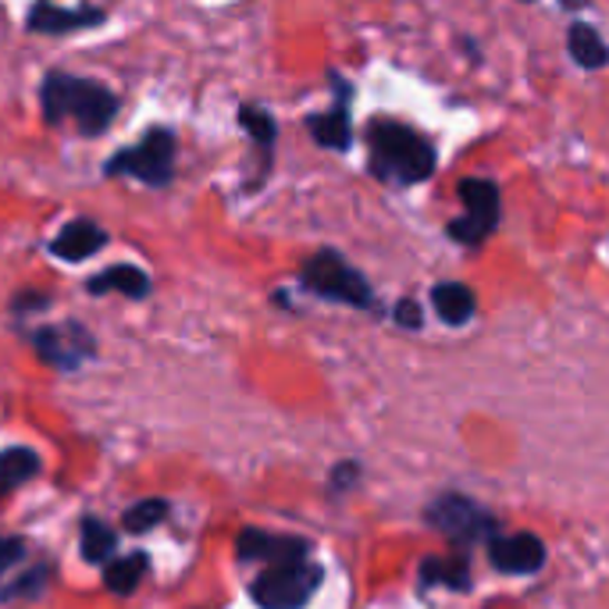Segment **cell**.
Listing matches in <instances>:
<instances>
[{"label":"cell","mask_w":609,"mask_h":609,"mask_svg":"<svg viewBox=\"0 0 609 609\" xmlns=\"http://www.w3.org/2000/svg\"><path fill=\"white\" fill-rule=\"evenodd\" d=\"M471 563L463 557L450 560H424L421 563V581L424 585H442V588H468L471 585Z\"/></svg>","instance_id":"cell-22"},{"label":"cell","mask_w":609,"mask_h":609,"mask_svg":"<svg viewBox=\"0 0 609 609\" xmlns=\"http://www.w3.org/2000/svg\"><path fill=\"white\" fill-rule=\"evenodd\" d=\"M239 129L257 143V150L264 157V171H272V157H275V139H278V121L267 107L257 104H243L239 107Z\"/></svg>","instance_id":"cell-16"},{"label":"cell","mask_w":609,"mask_h":609,"mask_svg":"<svg viewBox=\"0 0 609 609\" xmlns=\"http://www.w3.org/2000/svg\"><path fill=\"white\" fill-rule=\"evenodd\" d=\"M40 107L50 125L76 121L82 136H104L115 125L121 100L97 79L68 76V71H47L40 86Z\"/></svg>","instance_id":"cell-1"},{"label":"cell","mask_w":609,"mask_h":609,"mask_svg":"<svg viewBox=\"0 0 609 609\" xmlns=\"http://www.w3.org/2000/svg\"><path fill=\"white\" fill-rule=\"evenodd\" d=\"M567 50L574 65L585 71H599L609 65V43L588 22H574L567 29Z\"/></svg>","instance_id":"cell-18"},{"label":"cell","mask_w":609,"mask_h":609,"mask_svg":"<svg viewBox=\"0 0 609 609\" xmlns=\"http://www.w3.org/2000/svg\"><path fill=\"white\" fill-rule=\"evenodd\" d=\"M175 132L165 125H154V129L143 132L129 147L115 150L104 160V175L107 178H136V183L150 186V189H165L175 178Z\"/></svg>","instance_id":"cell-3"},{"label":"cell","mask_w":609,"mask_h":609,"mask_svg":"<svg viewBox=\"0 0 609 609\" xmlns=\"http://www.w3.org/2000/svg\"><path fill=\"white\" fill-rule=\"evenodd\" d=\"M107 22L104 8H61L50 4V0H40L26 11V29L40 32V36H71V32H86Z\"/></svg>","instance_id":"cell-10"},{"label":"cell","mask_w":609,"mask_h":609,"mask_svg":"<svg viewBox=\"0 0 609 609\" xmlns=\"http://www.w3.org/2000/svg\"><path fill=\"white\" fill-rule=\"evenodd\" d=\"M47 307H50V296H43V293H18L11 299L14 314H32V311H47Z\"/></svg>","instance_id":"cell-27"},{"label":"cell","mask_w":609,"mask_h":609,"mask_svg":"<svg viewBox=\"0 0 609 609\" xmlns=\"http://www.w3.org/2000/svg\"><path fill=\"white\" fill-rule=\"evenodd\" d=\"M335 82V104L328 107V111L321 115H311L307 118V132L314 136L317 147L325 150H350L353 143V118H350V82H343L338 76H332Z\"/></svg>","instance_id":"cell-11"},{"label":"cell","mask_w":609,"mask_h":609,"mask_svg":"<svg viewBox=\"0 0 609 609\" xmlns=\"http://www.w3.org/2000/svg\"><path fill=\"white\" fill-rule=\"evenodd\" d=\"M150 567V557L147 552H132V557H121V560H111L104 570V585L107 592L115 596H132L136 585L143 581V574H147Z\"/></svg>","instance_id":"cell-20"},{"label":"cell","mask_w":609,"mask_h":609,"mask_svg":"<svg viewBox=\"0 0 609 609\" xmlns=\"http://www.w3.org/2000/svg\"><path fill=\"white\" fill-rule=\"evenodd\" d=\"M392 317H396L400 328H414V332L424 328V314H421V303L418 299H400L396 307H392Z\"/></svg>","instance_id":"cell-26"},{"label":"cell","mask_w":609,"mask_h":609,"mask_svg":"<svg viewBox=\"0 0 609 609\" xmlns=\"http://www.w3.org/2000/svg\"><path fill=\"white\" fill-rule=\"evenodd\" d=\"M107 232L97 225V222H89V218H76V222H68L58 236L50 239V254L65 261V264H82L86 257H94L100 254V249L107 246Z\"/></svg>","instance_id":"cell-13"},{"label":"cell","mask_w":609,"mask_h":609,"mask_svg":"<svg viewBox=\"0 0 609 609\" xmlns=\"http://www.w3.org/2000/svg\"><path fill=\"white\" fill-rule=\"evenodd\" d=\"M115 549H118V534L115 528L100 521V517H82L79 524V552L86 563L94 567H107L115 560Z\"/></svg>","instance_id":"cell-17"},{"label":"cell","mask_w":609,"mask_h":609,"mask_svg":"<svg viewBox=\"0 0 609 609\" xmlns=\"http://www.w3.org/2000/svg\"><path fill=\"white\" fill-rule=\"evenodd\" d=\"M154 289L150 275L143 272L136 264H111L104 267L100 275H94L86 282V293L89 296H107V293H118V296H129V299H147Z\"/></svg>","instance_id":"cell-14"},{"label":"cell","mask_w":609,"mask_h":609,"mask_svg":"<svg viewBox=\"0 0 609 609\" xmlns=\"http://www.w3.org/2000/svg\"><path fill=\"white\" fill-rule=\"evenodd\" d=\"M325 581V570L303 560L289 567H267L249 585V596L261 609H303Z\"/></svg>","instance_id":"cell-6"},{"label":"cell","mask_w":609,"mask_h":609,"mask_svg":"<svg viewBox=\"0 0 609 609\" xmlns=\"http://www.w3.org/2000/svg\"><path fill=\"white\" fill-rule=\"evenodd\" d=\"M50 585V563H36L26 574H18L11 585L0 588V602H14V599H40Z\"/></svg>","instance_id":"cell-23"},{"label":"cell","mask_w":609,"mask_h":609,"mask_svg":"<svg viewBox=\"0 0 609 609\" xmlns=\"http://www.w3.org/2000/svg\"><path fill=\"white\" fill-rule=\"evenodd\" d=\"M356 481H361V463H356V460H343V463H335V468H332L328 489L335 495H343V492L356 489Z\"/></svg>","instance_id":"cell-24"},{"label":"cell","mask_w":609,"mask_h":609,"mask_svg":"<svg viewBox=\"0 0 609 609\" xmlns=\"http://www.w3.org/2000/svg\"><path fill=\"white\" fill-rule=\"evenodd\" d=\"M40 453L29 450V445H8L0 450V495H8L14 489H22L26 481L40 474Z\"/></svg>","instance_id":"cell-19"},{"label":"cell","mask_w":609,"mask_h":609,"mask_svg":"<svg viewBox=\"0 0 609 609\" xmlns=\"http://www.w3.org/2000/svg\"><path fill=\"white\" fill-rule=\"evenodd\" d=\"M424 521L435 531H442L453 546H478V542L492 546L499 539L495 517L460 492H442L439 499H432L424 510Z\"/></svg>","instance_id":"cell-5"},{"label":"cell","mask_w":609,"mask_h":609,"mask_svg":"<svg viewBox=\"0 0 609 609\" xmlns=\"http://www.w3.org/2000/svg\"><path fill=\"white\" fill-rule=\"evenodd\" d=\"M367 154H371V171L396 186L428 183L439 165V154L432 143L418 129L392 118L367 125Z\"/></svg>","instance_id":"cell-2"},{"label":"cell","mask_w":609,"mask_h":609,"mask_svg":"<svg viewBox=\"0 0 609 609\" xmlns=\"http://www.w3.org/2000/svg\"><path fill=\"white\" fill-rule=\"evenodd\" d=\"M168 513H171V503L168 499H139L136 507H129L125 510V517H121V524H125V531L129 534H147V531H154L157 524H165L168 521Z\"/></svg>","instance_id":"cell-21"},{"label":"cell","mask_w":609,"mask_h":609,"mask_svg":"<svg viewBox=\"0 0 609 609\" xmlns=\"http://www.w3.org/2000/svg\"><path fill=\"white\" fill-rule=\"evenodd\" d=\"M456 189H460L463 218L450 222V236L463 246H481L499 228V214H503L499 186L492 178H463Z\"/></svg>","instance_id":"cell-7"},{"label":"cell","mask_w":609,"mask_h":609,"mask_svg":"<svg viewBox=\"0 0 609 609\" xmlns=\"http://www.w3.org/2000/svg\"><path fill=\"white\" fill-rule=\"evenodd\" d=\"M236 557L243 563H264V567H289L311 560V546L307 539H296V534H275L264 528H246L236 539Z\"/></svg>","instance_id":"cell-9"},{"label":"cell","mask_w":609,"mask_h":609,"mask_svg":"<svg viewBox=\"0 0 609 609\" xmlns=\"http://www.w3.org/2000/svg\"><path fill=\"white\" fill-rule=\"evenodd\" d=\"M432 307H435L442 325L460 328V325H468V321L474 317L478 296H474L471 285H463V282H439L435 289H432Z\"/></svg>","instance_id":"cell-15"},{"label":"cell","mask_w":609,"mask_h":609,"mask_svg":"<svg viewBox=\"0 0 609 609\" xmlns=\"http://www.w3.org/2000/svg\"><path fill=\"white\" fill-rule=\"evenodd\" d=\"M489 560L499 574H534V570H542L546 563V542L531 531L499 534L489 546Z\"/></svg>","instance_id":"cell-12"},{"label":"cell","mask_w":609,"mask_h":609,"mask_svg":"<svg viewBox=\"0 0 609 609\" xmlns=\"http://www.w3.org/2000/svg\"><path fill=\"white\" fill-rule=\"evenodd\" d=\"M29 346L47 367L61 374L79 371L97 356V338L89 335V328L79 325V321H61V325H43L29 332Z\"/></svg>","instance_id":"cell-8"},{"label":"cell","mask_w":609,"mask_h":609,"mask_svg":"<svg viewBox=\"0 0 609 609\" xmlns=\"http://www.w3.org/2000/svg\"><path fill=\"white\" fill-rule=\"evenodd\" d=\"M26 560V539H14V534H0V578L8 574L14 563Z\"/></svg>","instance_id":"cell-25"},{"label":"cell","mask_w":609,"mask_h":609,"mask_svg":"<svg viewBox=\"0 0 609 609\" xmlns=\"http://www.w3.org/2000/svg\"><path fill=\"white\" fill-rule=\"evenodd\" d=\"M299 285L307 293L343 303V307H356V311H371L374 307V293L371 282L356 272V267L338 254V249H317L314 257L303 261L299 267Z\"/></svg>","instance_id":"cell-4"}]
</instances>
